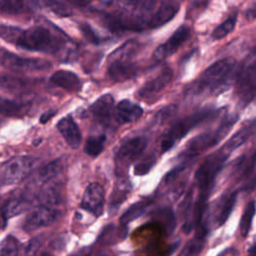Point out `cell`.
<instances>
[{"mask_svg":"<svg viewBox=\"0 0 256 256\" xmlns=\"http://www.w3.org/2000/svg\"><path fill=\"white\" fill-rule=\"evenodd\" d=\"M228 155L229 154L227 152L221 149L220 151L209 155L197 169L195 173V185L198 188L199 195L196 200L194 210H206V201L214 187L216 177L222 170Z\"/></svg>","mask_w":256,"mask_h":256,"instance_id":"cell-1","label":"cell"},{"mask_svg":"<svg viewBox=\"0 0 256 256\" xmlns=\"http://www.w3.org/2000/svg\"><path fill=\"white\" fill-rule=\"evenodd\" d=\"M235 59L227 57L218 60L205 69L198 79L188 88L191 94H198L209 90L211 93H217L218 89L227 86L232 72L235 68Z\"/></svg>","mask_w":256,"mask_h":256,"instance_id":"cell-2","label":"cell"},{"mask_svg":"<svg viewBox=\"0 0 256 256\" xmlns=\"http://www.w3.org/2000/svg\"><path fill=\"white\" fill-rule=\"evenodd\" d=\"M13 43L25 50L44 53H56L63 47L62 39L42 26L20 30Z\"/></svg>","mask_w":256,"mask_h":256,"instance_id":"cell-3","label":"cell"},{"mask_svg":"<svg viewBox=\"0 0 256 256\" xmlns=\"http://www.w3.org/2000/svg\"><path fill=\"white\" fill-rule=\"evenodd\" d=\"M219 110L215 109H202L197 111L194 114H191L185 118L180 119L175 122L170 129L163 135L160 141V149L161 152H166L170 150L178 141H180L183 137H185L192 129L201 123L207 121L208 119H212L214 116L219 114Z\"/></svg>","mask_w":256,"mask_h":256,"instance_id":"cell-4","label":"cell"},{"mask_svg":"<svg viewBox=\"0 0 256 256\" xmlns=\"http://www.w3.org/2000/svg\"><path fill=\"white\" fill-rule=\"evenodd\" d=\"M237 119H238V115L227 116L221 122V124L218 126L216 130L202 133L196 136L195 138H193L188 143L186 150L183 151L182 156H184L185 159L190 160L196 157L199 153H202L203 151L215 146L230 131V129L236 123Z\"/></svg>","mask_w":256,"mask_h":256,"instance_id":"cell-5","label":"cell"},{"mask_svg":"<svg viewBox=\"0 0 256 256\" xmlns=\"http://www.w3.org/2000/svg\"><path fill=\"white\" fill-rule=\"evenodd\" d=\"M36 159L30 156H17L4 164L1 170V182L4 185L17 184L23 181L31 172Z\"/></svg>","mask_w":256,"mask_h":256,"instance_id":"cell-6","label":"cell"},{"mask_svg":"<svg viewBox=\"0 0 256 256\" xmlns=\"http://www.w3.org/2000/svg\"><path fill=\"white\" fill-rule=\"evenodd\" d=\"M237 92L241 102L246 105L254 99L255 95V61L254 54L242 64L236 79Z\"/></svg>","mask_w":256,"mask_h":256,"instance_id":"cell-7","label":"cell"},{"mask_svg":"<svg viewBox=\"0 0 256 256\" xmlns=\"http://www.w3.org/2000/svg\"><path fill=\"white\" fill-rule=\"evenodd\" d=\"M0 63L16 72L43 71L51 67V63L37 58H24L9 51L0 49Z\"/></svg>","mask_w":256,"mask_h":256,"instance_id":"cell-8","label":"cell"},{"mask_svg":"<svg viewBox=\"0 0 256 256\" xmlns=\"http://www.w3.org/2000/svg\"><path fill=\"white\" fill-rule=\"evenodd\" d=\"M147 146L148 139L144 136H134L126 139L119 145L116 151V162L123 167L129 166L144 152Z\"/></svg>","mask_w":256,"mask_h":256,"instance_id":"cell-9","label":"cell"},{"mask_svg":"<svg viewBox=\"0 0 256 256\" xmlns=\"http://www.w3.org/2000/svg\"><path fill=\"white\" fill-rule=\"evenodd\" d=\"M60 216V211L53 207L41 205L33 209L26 217L23 223V229L26 232H31L42 227L53 224Z\"/></svg>","mask_w":256,"mask_h":256,"instance_id":"cell-10","label":"cell"},{"mask_svg":"<svg viewBox=\"0 0 256 256\" xmlns=\"http://www.w3.org/2000/svg\"><path fill=\"white\" fill-rule=\"evenodd\" d=\"M105 190L100 183H90L82 196L81 208L91 213L95 217H99L104 210Z\"/></svg>","mask_w":256,"mask_h":256,"instance_id":"cell-11","label":"cell"},{"mask_svg":"<svg viewBox=\"0 0 256 256\" xmlns=\"http://www.w3.org/2000/svg\"><path fill=\"white\" fill-rule=\"evenodd\" d=\"M189 37H190V28L185 25L180 26L165 43L161 44L156 48V50L153 53V59L159 62L171 56L179 49V47L184 42L187 41Z\"/></svg>","mask_w":256,"mask_h":256,"instance_id":"cell-12","label":"cell"},{"mask_svg":"<svg viewBox=\"0 0 256 256\" xmlns=\"http://www.w3.org/2000/svg\"><path fill=\"white\" fill-rule=\"evenodd\" d=\"M173 78V70L169 67H165L155 77L146 81L138 90V96L142 99L152 98L161 92Z\"/></svg>","mask_w":256,"mask_h":256,"instance_id":"cell-13","label":"cell"},{"mask_svg":"<svg viewBox=\"0 0 256 256\" xmlns=\"http://www.w3.org/2000/svg\"><path fill=\"white\" fill-rule=\"evenodd\" d=\"M93 118L102 126H108L114 114V98L111 94L101 95L89 108Z\"/></svg>","mask_w":256,"mask_h":256,"instance_id":"cell-14","label":"cell"},{"mask_svg":"<svg viewBox=\"0 0 256 256\" xmlns=\"http://www.w3.org/2000/svg\"><path fill=\"white\" fill-rule=\"evenodd\" d=\"M38 200L41 205L55 208L63 200V185L53 179L44 182L39 191Z\"/></svg>","mask_w":256,"mask_h":256,"instance_id":"cell-15","label":"cell"},{"mask_svg":"<svg viewBox=\"0 0 256 256\" xmlns=\"http://www.w3.org/2000/svg\"><path fill=\"white\" fill-rule=\"evenodd\" d=\"M138 71V65L134 61H108V74L114 81L123 82L133 79Z\"/></svg>","mask_w":256,"mask_h":256,"instance_id":"cell-16","label":"cell"},{"mask_svg":"<svg viewBox=\"0 0 256 256\" xmlns=\"http://www.w3.org/2000/svg\"><path fill=\"white\" fill-rule=\"evenodd\" d=\"M143 114V109L128 99H123L114 108L113 117L118 124H126L137 121Z\"/></svg>","mask_w":256,"mask_h":256,"instance_id":"cell-17","label":"cell"},{"mask_svg":"<svg viewBox=\"0 0 256 256\" xmlns=\"http://www.w3.org/2000/svg\"><path fill=\"white\" fill-rule=\"evenodd\" d=\"M56 127L66 143L72 149H77L80 146L82 140L81 132L78 125L70 115L61 118L58 121Z\"/></svg>","mask_w":256,"mask_h":256,"instance_id":"cell-18","label":"cell"},{"mask_svg":"<svg viewBox=\"0 0 256 256\" xmlns=\"http://www.w3.org/2000/svg\"><path fill=\"white\" fill-rule=\"evenodd\" d=\"M30 200L23 196L9 199L0 209V227L5 228L9 218L23 213L30 207Z\"/></svg>","mask_w":256,"mask_h":256,"instance_id":"cell-19","label":"cell"},{"mask_svg":"<svg viewBox=\"0 0 256 256\" xmlns=\"http://www.w3.org/2000/svg\"><path fill=\"white\" fill-rule=\"evenodd\" d=\"M237 192H230L223 195L217 202L213 211V224L214 227H220L223 225L231 214L236 202Z\"/></svg>","mask_w":256,"mask_h":256,"instance_id":"cell-20","label":"cell"},{"mask_svg":"<svg viewBox=\"0 0 256 256\" xmlns=\"http://www.w3.org/2000/svg\"><path fill=\"white\" fill-rule=\"evenodd\" d=\"M128 235L127 225L108 224L100 232L97 242L103 246H110L122 242Z\"/></svg>","mask_w":256,"mask_h":256,"instance_id":"cell-21","label":"cell"},{"mask_svg":"<svg viewBox=\"0 0 256 256\" xmlns=\"http://www.w3.org/2000/svg\"><path fill=\"white\" fill-rule=\"evenodd\" d=\"M50 82L64 90L74 92L80 89L81 81L79 77L71 71L67 70H58L50 76Z\"/></svg>","mask_w":256,"mask_h":256,"instance_id":"cell-22","label":"cell"},{"mask_svg":"<svg viewBox=\"0 0 256 256\" xmlns=\"http://www.w3.org/2000/svg\"><path fill=\"white\" fill-rule=\"evenodd\" d=\"M179 5L177 3H164L162 4L154 14L148 20V28L154 29L163 26L169 22L178 12Z\"/></svg>","mask_w":256,"mask_h":256,"instance_id":"cell-23","label":"cell"},{"mask_svg":"<svg viewBox=\"0 0 256 256\" xmlns=\"http://www.w3.org/2000/svg\"><path fill=\"white\" fill-rule=\"evenodd\" d=\"M255 131V121L252 120L248 125L243 127L241 130L237 131L225 144V146L222 148L225 152L228 154L232 152L233 150L237 149L241 145H243L253 134Z\"/></svg>","mask_w":256,"mask_h":256,"instance_id":"cell-24","label":"cell"},{"mask_svg":"<svg viewBox=\"0 0 256 256\" xmlns=\"http://www.w3.org/2000/svg\"><path fill=\"white\" fill-rule=\"evenodd\" d=\"M36 4V0H0V13L20 14L31 10Z\"/></svg>","mask_w":256,"mask_h":256,"instance_id":"cell-25","label":"cell"},{"mask_svg":"<svg viewBox=\"0 0 256 256\" xmlns=\"http://www.w3.org/2000/svg\"><path fill=\"white\" fill-rule=\"evenodd\" d=\"M29 110V104L0 98V115L5 117H21Z\"/></svg>","mask_w":256,"mask_h":256,"instance_id":"cell-26","label":"cell"},{"mask_svg":"<svg viewBox=\"0 0 256 256\" xmlns=\"http://www.w3.org/2000/svg\"><path fill=\"white\" fill-rule=\"evenodd\" d=\"M152 204V200L151 199H143L140 200L134 204H132L120 217L119 222L120 224L123 225H127L128 223L132 222L133 220L139 218L141 215H143L146 210L150 207V205Z\"/></svg>","mask_w":256,"mask_h":256,"instance_id":"cell-27","label":"cell"},{"mask_svg":"<svg viewBox=\"0 0 256 256\" xmlns=\"http://www.w3.org/2000/svg\"><path fill=\"white\" fill-rule=\"evenodd\" d=\"M152 218L156 223L160 224L166 230V232H168L169 234L173 232L176 221L174 213L170 208L164 207L155 210L152 213Z\"/></svg>","mask_w":256,"mask_h":256,"instance_id":"cell-28","label":"cell"},{"mask_svg":"<svg viewBox=\"0 0 256 256\" xmlns=\"http://www.w3.org/2000/svg\"><path fill=\"white\" fill-rule=\"evenodd\" d=\"M63 168V163L60 159H55L44 165L38 172V180L42 183L54 179Z\"/></svg>","mask_w":256,"mask_h":256,"instance_id":"cell-29","label":"cell"},{"mask_svg":"<svg viewBox=\"0 0 256 256\" xmlns=\"http://www.w3.org/2000/svg\"><path fill=\"white\" fill-rule=\"evenodd\" d=\"M105 141L106 136L104 134L98 136H90L84 144V152L91 157L99 156L104 149Z\"/></svg>","mask_w":256,"mask_h":256,"instance_id":"cell-30","label":"cell"},{"mask_svg":"<svg viewBox=\"0 0 256 256\" xmlns=\"http://www.w3.org/2000/svg\"><path fill=\"white\" fill-rule=\"evenodd\" d=\"M254 213H255V201L251 200L246 206V209L243 213V216L241 218L240 225H239L240 233H241L242 237H246L248 235L250 228H251Z\"/></svg>","mask_w":256,"mask_h":256,"instance_id":"cell-31","label":"cell"},{"mask_svg":"<svg viewBox=\"0 0 256 256\" xmlns=\"http://www.w3.org/2000/svg\"><path fill=\"white\" fill-rule=\"evenodd\" d=\"M237 20V16L233 15L228 17L223 23H221L219 26H217L213 32H212V38L214 40H220L227 36L235 27Z\"/></svg>","mask_w":256,"mask_h":256,"instance_id":"cell-32","label":"cell"},{"mask_svg":"<svg viewBox=\"0 0 256 256\" xmlns=\"http://www.w3.org/2000/svg\"><path fill=\"white\" fill-rule=\"evenodd\" d=\"M19 242L11 235L5 237L0 243V256H12L19 253Z\"/></svg>","mask_w":256,"mask_h":256,"instance_id":"cell-33","label":"cell"},{"mask_svg":"<svg viewBox=\"0 0 256 256\" xmlns=\"http://www.w3.org/2000/svg\"><path fill=\"white\" fill-rule=\"evenodd\" d=\"M129 194V189L127 187H124L123 184L118 185L112 192L110 196V203L109 207L110 209H117L127 198Z\"/></svg>","mask_w":256,"mask_h":256,"instance_id":"cell-34","label":"cell"},{"mask_svg":"<svg viewBox=\"0 0 256 256\" xmlns=\"http://www.w3.org/2000/svg\"><path fill=\"white\" fill-rule=\"evenodd\" d=\"M177 112V105L170 104L167 106H164L160 110L156 112V114L153 117V123L157 125L164 124L166 121L171 119Z\"/></svg>","mask_w":256,"mask_h":256,"instance_id":"cell-35","label":"cell"},{"mask_svg":"<svg viewBox=\"0 0 256 256\" xmlns=\"http://www.w3.org/2000/svg\"><path fill=\"white\" fill-rule=\"evenodd\" d=\"M203 246L204 239L195 237L185 245L183 250L180 252V255H197L202 251Z\"/></svg>","mask_w":256,"mask_h":256,"instance_id":"cell-36","label":"cell"},{"mask_svg":"<svg viewBox=\"0 0 256 256\" xmlns=\"http://www.w3.org/2000/svg\"><path fill=\"white\" fill-rule=\"evenodd\" d=\"M187 161H189V160H188V159H185L183 163H181V164L177 165L176 167H174L173 169H171V170L165 175L163 182H164L165 184H170V183L174 182V181L176 180V178L179 177V175L188 167V164L186 163Z\"/></svg>","mask_w":256,"mask_h":256,"instance_id":"cell-37","label":"cell"},{"mask_svg":"<svg viewBox=\"0 0 256 256\" xmlns=\"http://www.w3.org/2000/svg\"><path fill=\"white\" fill-rule=\"evenodd\" d=\"M155 162L154 158H150L146 161H142L139 162L137 164H135L134 166V174L137 176H142V175H146L147 173H149V171L151 170V168L153 167Z\"/></svg>","mask_w":256,"mask_h":256,"instance_id":"cell-38","label":"cell"},{"mask_svg":"<svg viewBox=\"0 0 256 256\" xmlns=\"http://www.w3.org/2000/svg\"><path fill=\"white\" fill-rule=\"evenodd\" d=\"M80 28H81V30H82L83 35L85 36V38H86L89 42H91V43H93V44H99V43L101 42V39H100L99 36L95 33V31L91 28L90 25H88V24H82V25L80 26Z\"/></svg>","mask_w":256,"mask_h":256,"instance_id":"cell-39","label":"cell"},{"mask_svg":"<svg viewBox=\"0 0 256 256\" xmlns=\"http://www.w3.org/2000/svg\"><path fill=\"white\" fill-rule=\"evenodd\" d=\"M47 6H49L55 13L61 15V16H67L68 13V9L63 7V5L57 1L54 0H46Z\"/></svg>","mask_w":256,"mask_h":256,"instance_id":"cell-40","label":"cell"},{"mask_svg":"<svg viewBox=\"0 0 256 256\" xmlns=\"http://www.w3.org/2000/svg\"><path fill=\"white\" fill-rule=\"evenodd\" d=\"M40 245H41V238H40V236L32 238L29 241V243L27 244L26 248H25V253L26 254H35L37 252V250L39 249Z\"/></svg>","mask_w":256,"mask_h":256,"instance_id":"cell-41","label":"cell"},{"mask_svg":"<svg viewBox=\"0 0 256 256\" xmlns=\"http://www.w3.org/2000/svg\"><path fill=\"white\" fill-rule=\"evenodd\" d=\"M56 113H57V110H56V109H50V110L44 112V113L40 116V119H39L40 123H41V124L47 123L52 117H54V116L56 115Z\"/></svg>","mask_w":256,"mask_h":256,"instance_id":"cell-42","label":"cell"},{"mask_svg":"<svg viewBox=\"0 0 256 256\" xmlns=\"http://www.w3.org/2000/svg\"><path fill=\"white\" fill-rule=\"evenodd\" d=\"M92 0H69L70 3L76 6H86L88 5Z\"/></svg>","mask_w":256,"mask_h":256,"instance_id":"cell-43","label":"cell"},{"mask_svg":"<svg viewBox=\"0 0 256 256\" xmlns=\"http://www.w3.org/2000/svg\"><path fill=\"white\" fill-rule=\"evenodd\" d=\"M253 250H254V245H252V246L250 247V249H249V253H252V252H253Z\"/></svg>","mask_w":256,"mask_h":256,"instance_id":"cell-44","label":"cell"}]
</instances>
